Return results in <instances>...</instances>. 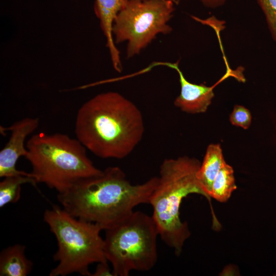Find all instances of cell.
<instances>
[{"label": "cell", "instance_id": "1", "mask_svg": "<svg viewBox=\"0 0 276 276\" xmlns=\"http://www.w3.org/2000/svg\"><path fill=\"white\" fill-rule=\"evenodd\" d=\"M157 181L158 177H153L133 185L120 168L108 167L97 175L78 181L57 198L71 215L106 230L130 215L136 206L149 203Z\"/></svg>", "mask_w": 276, "mask_h": 276}, {"label": "cell", "instance_id": "2", "mask_svg": "<svg viewBox=\"0 0 276 276\" xmlns=\"http://www.w3.org/2000/svg\"><path fill=\"white\" fill-rule=\"evenodd\" d=\"M144 131L140 109L117 92L94 96L80 107L76 118V138L102 158L126 157L140 143Z\"/></svg>", "mask_w": 276, "mask_h": 276}, {"label": "cell", "instance_id": "3", "mask_svg": "<svg viewBox=\"0 0 276 276\" xmlns=\"http://www.w3.org/2000/svg\"><path fill=\"white\" fill-rule=\"evenodd\" d=\"M201 163L196 158L182 156L167 158L162 163L158 181L149 200L152 217L163 241L179 256L190 232L180 218L182 199L191 194L201 195L209 202L213 223L220 226L214 215L211 198L200 186L197 172Z\"/></svg>", "mask_w": 276, "mask_h": 276}, {"label": "cell", "instance_id": "4", "mask_svg": "<svg viewBox=\"0 0 276 276\" xmlns=\"http://www.w3.org/2000/svg\"><path fill=\"white\" fill-rule=\"evenodd\" d=\"M26 146L25 158L31 164L33 178L58 193L102 171L88 158L81 142L66 134L38 133L32 135Z\"/></svg>", "mask_w": 276, "mask_h": 276}, {"label": "cell", "instance_id": "5", "mask_svg": "<svg viewBox=\"0 0 276 276\" xmlns=\"http://www.w3.org/2000/svg\"><path fill=\"white\" fill-rule=\"evenodd\" d=\"M43 220L55 236L58 246L53 256L58 264L50 276L73 273L91 276V264L108 262L100 235L102 229L99 225L74 217L57 205L45 211Z\"/></svg>", "mask_w": 276, "mask_h": 276}, {"label": "cell", "instance_id": "6", "mask_svg": "<svg viewBox=\"0 0 276 276\" xmlns=\"http://www.w3.org/2000/svg\"><path fill=\"white\" fill-rule=\"evenodd\" d=\"M105 257L114 276H128L133 270H150L157 260L158 232L152 216L133 211L106 230Z\"/></svg>", "mask_w": 276, "mask_h": 276}, {"label": "cell", "instance_id": "7", "mask_svg": "<svg viewBox=\"0 0 276 276\" xmlns=\"http://www.w3.org/2000/svg\"><path fill=\"white\" fill-rule=\"evenodd\" d=\"M175 5L168 0H129L113 25L115 43L127 42L128 58L138 55L158 34L172 31L168 22Z\"/></svg>", "mask_w": 276, "mask_h": 276}, {"label": "cell", "instance_id": "8", "mask_svg": "<svg viewBox=\"0 0 276 276\" xmlns=\"http://www.w3.org/2000/svg\"><path fill=\"white\" fill-rule=\"evenodd\" d=\"M38 118H25L14 123L8 128L1 126V131H10V137L0 151V177L29 175L31 173L17 170L16 164L21 156L25 157L27 149L25 144L26 137L39 126Z\"/></svg>", "mask_w": 276, "mask_h": 276}, {"label": "cell", "instance_id": "9", "mask_svg": "<svg viewBox=\"0 0 276 276\" xmlns=\"http://www.w3.org/2000/svg\"><path fill=\"white\" fill-rule=\"evenodd\" d=\"M157 64L164 65L175 70L178 73L180 84V92L175 99V106L189 113L204 112L208 109L214 96L215 86H208L204 84H197L186 79L178 65L175 63L162 62Z\"/></svg>", "mask_w": 276, "mask_h": 276}, {"label": "cell", "instance_id": "10", "mask_svg": "<svg viewBox=\"0 0 276 276\" xmlns=\"http://www.w3.org/2000/svg\"><path fill=\"white\" fill-rule=\"evenodd\" d=\"M129 0H96L94 11L100 21V27L106 37V46L108 49L114 69L118 72L122 70L120 52L116 45L112 27L119 12Z\"/></svg>", "mask_w": 276, "mask_h": 276}, {"label": "cell", "instance_id": "11", "mask_svg": "<svg viewBox=\"0 0 276 276\" xmlns=\"http://www.w3.org/2000/svg\"><path fill=\"white\" fill-rule=\"evenodd\" d=\"M225 163L221 146L209 145L196 176L200 186L210 198L214 180Z\"/></svg>", "mask_w": 276, "mask_h": 276}, {"label": "cell", "instance_id": "12", "mask_svg": "<svg viewBox=\"0 0 276 276\" xmlns=\"http://www.w3.org/2000/svg\"><path fill=\"white\" fill-rule=\"evenodd\" d=\"M25 246L17 244L3 249L0 254L1 276H26L33 263L25 255Z\"/></svg>", "mask_w": 276, "mask_h": 276}, {"label": "cell", "instance_id": "13", "mask_svg": "<svg viewBox=\"0 0 276 276\" xmlns=\"http://www.w3.org/2000/svg\"><path fill=\"white\" fill-rule=\"evenodd\" d=\"M30 183L36 187L37 183L31 173L29 175H17L4 177L0 182V207L18 201L20 197L21 186Z\"/></svg>", "mask_w": 276, "mask_h": 276}, {"label": "cell", "instance_id": "14", "mask_svg": "<svg viewBox=\"0 0 276 276\" xmlns=\"http://www.w3.org/2000/svg\"><path fill=\"white\" fill-rule=\"evenodd\" d=\"M237 188L233 168L225 163L214 180L211 197L219 202H225Z\"/></svg>", "mask_w": 276, "mask_h": 276}, {"label": "cell", "instance_id": "15", "mask_svg": "<svg viewBox=\"0 0 276 276\" xmlns=\"http://www.w3.org/2000/svg\"><path fill=\"white\" fill-rule=\"evenodd\" d=\"M262 9L273 40L276 42V0H256Z\"/></svg>", "mask_w": 276, "mask_h": 276}, {"label": "cell", "instance_id": "16", "mask_svg": "<svg viewBox=\"0 0 276 276\" xmlns=\"http://www.w3.org/2000/svg\"><path fill=\"white\" fill-rule=\"evenodd\" d=\"M229 121L232 125L247 129L251 122V114L247 108L236 105L229 116Z\"/></svg>", "mask_w": 276, "mask_h": 276}, {"label": "cell", "instance_id": "17", "mask_svg": "<svg viewBox=\"0 0 276 276\" xmlns=\"http://www.w3.org/2000/svg\"><path fill=\"white\" fill-rule=\"evenodd\" d=\"M113 275L112 270L109 267L107 262L97 263L95 271L91 276Z\"/></svg>", "mask_w": 276, "mask_h": 276}, {"label": "cell", "instance_id": "18", "mask_svg": "<svg viewBox=\"0 0 276 276\" xmlns=\"http://www.w3.org/2000/svg\"><path fill=\"white\" fill-rule=\"evenodd\" d=\"M204 6L208 8H217L223 5L226 0H199Z\"/></svg>", "mask_w": 276, "mask_h": 276}, {"label": "cell", "instance_id": "19", "mask_svg": "<svg viewBox=\"0 0 276 276\" xmlns=\"http://www.w3.org/2000/svg\"><path fill=\"white\" fill-rule=\"evenodd\" d=\"M172 2L175 5H178L179 3L180 0H168Z\"/></svg>", "mask_w": 276, "mask_h": 276}, {"label": "cell", "instance_id": "20", "mask_svg": "<svg viewBox=\"0 0 276 276\" xmlns=\"http://www.w3.org/2000/svg\"></svg>", "mask_w": 276, "mask_h": 276}]
</instances>
